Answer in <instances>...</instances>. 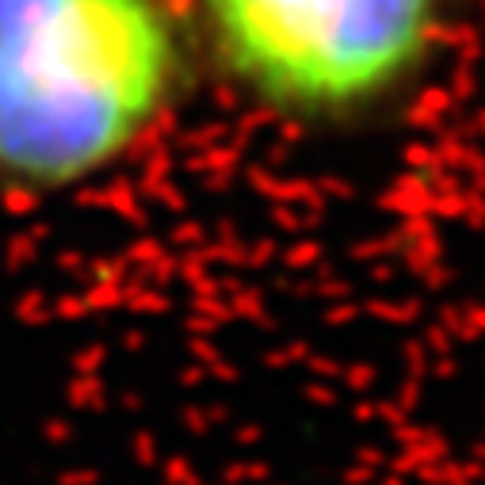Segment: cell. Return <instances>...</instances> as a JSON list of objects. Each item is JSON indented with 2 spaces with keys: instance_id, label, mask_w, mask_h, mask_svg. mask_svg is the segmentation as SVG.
I'll return each instance as SVG.
<instances>
[{
  "instance_id": "obj_1",
  "label": "cell",
  "mask_w": 485,
  "mask_h": 485,
  "mask_svg": "<svg viewBox=\"0 0 485 485\" xmlns=\"http://www.w3.org/2000/svg\"><path fill=\"white\" fill-rule=\"evenodd\" d=\"M199 85L188 0H0V191L104 184Z\"/></svg>"
},
{
  "instance_id": "obj_2",
  "label": "cell",
  "mask_w": 485,
  "mask_h": 485,
  "mask_svg": "<svg viewBox=\"0 0 485 485\" xmlns=\"http://www.w3.org/2000/svg\"><path fill=\"white\" fill-rule=\"evenodd\" d=\"M199 73L290 134H360L409 111L455 46L459 0H188Z\"/></svg>"
}]
</instances>
